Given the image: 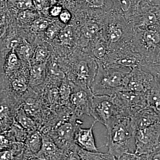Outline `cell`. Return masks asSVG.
Returning <instances> with one entry per match:
<instances>
[{"mask_svg": "<svg viewBox=\"0 0 160 160\" xmlns=\"http://www.w3.org/2000/svg\"><path fill=\"white\" fill-rule=\"evenodd\" d=\"M145 96L147 107L153 109L160 116V85L155 79L146 92Z\"/></svg>", "mask_w": 160, "mask_h": 160, "instance_id": "obj_17", "label": "cell"}, {"mask_svg": "<svg viewBox=\"0 0 160 160\" xmlns=\"http://www.w3.org/2000/svg\"><path fill=\"white\" fill-rule=\"evenodd\" d=\"M49 52L46 46L42 45L38 46L35 49L30 65L47 62L49 58Z\"/></svg>", "mask_w": 160, "mask_h": 160, "instance_id": "obj_25", "label": "cell"}, {"mask_svg": "<svg viewBox=\"0 0 160 160\" xmlns=\"http://www.w3.org/2000/svg\"><path fill=\"white\" fill-rule=\"evenodd\" d=\"M97 122L94 120L89 128L83 129L81 126L78 127L75 132L74 142L82 149L87 151L98 152L93 134V129L95 124Z\"/></svg>", "mask_w": 160, "mask_h": 160, "instance_id": "obj_13", "label": "cell"}, {"mask_svg": "<svg viewBox=\"0 0 160 160\" xmlns=\"http://www.w3.org/2000/svg\"><path fill=\"white\" fill-rule=\"evenodd\" d=\"M78 155L80 160H115L114 158L109 152L102 153L87 151L80 147L78 150Z\"/></svg>", "mask_w": 160, "mask_h": 160, "instance_id": "obj_22", "label": "cell"}, {"mask_svg": "<svg viewBox=\"0 0 160 160\" xmlns=\"http://www.w3.org/2000/svg\"><path fill=\"white\" fill-rule=\"evenodd\" d=\"M155 81L149 72L142 71L139 67L132 69L126 77L122 89L145 93Z\"/></svg>", "mask_w": 160, "mask_h": 160, "instance_id": "obj_9", "label": "cell"}, {"mask_svg": "<svg viewBox=\"0 0 160 160\" xmlns=\"http://www.w3.org/2000/svg\"><path fill=\"white\" fill-rule=\"evenodd\" d=\"M42 145L41 149L35 155V160H64L63 151L48 134L41 133Z\"/></svg>", "mask_w": 160, "mask_h": 160, "instance_id": "obj_12", "label": "cell"}, {"mask_svg": "<svg viewBox=\"0 0 160 160\" xmlns=\"http://www.w3.org/2000/svg\"><path fill=\"white\" fill-rule=\"evenodd\" d=\"M83 123L79 118H74L70 121L58 123L47 134L60 149H65L74 144L75 132Z\"/></svg>", "mask_w": 160, "mask_h": 160, "instance_id": "obj_6", "label": "cell"}, {"mask_svg": "<svg viewBox=\"0 0 160 160\" xmlns=\"http://www.w3.org/2000/svg\"><path fill=\"white\" fill-rule=\"evenodd\" d=\"M113 62L116 65L133 69L138 67L140 68L142 61L134 57L125 55L117 58Z\"/></svg>", "mask_w": 160, "mask_h": 160, "instance_id": "obj_24", "label": "cell"}, {"mask_svg": "<svg viewBox=\"0 0 160 160\" xmlns=\"http://www.w3.org/2000/svg\"><path fill=\"white\" fill-rule=\"evenodd\" d=\"M47 72L52 78H57L58 80L62 81L66 78L65 72L61 69L58 63L54 62H52L47 67Z\"/></svg>", "mask_w": 160, "mask_h": 160, "instance_id": "obj_28", "label": "cell"}, {"mask_svg": "<svg viewBox=\"0 0 160 160\" xmlns=\"http://www.w3.org/2000/svg\"><path fill=\"white\" fill-rule=\"evenodd\" d=\"M95 71L94 63L85 60H80L73 66V80L70 82L76 86L90 88Z\"/></svg>", "mask_w": 160, "mask_h": 160, "instance_id": "obj_10", "label": "cell"}, {"mask_svg": "<svg viewBox=\"0 0 160 160\" xmlns=\"http://www.w3.org/2000/svg\"><path fill=\"white\" fill-rule=\"evenodd\" d=\"M99 30L98 25L95 23L88 22L82 28V32L85 37L92 38L97 34Z\"/></svg>", "mask_w": 160, "mask_h": 160, "instance_id": "obj_30", "label": "cell"}, {"mask_svg": "<svg viewBox=\"0 0 160 160\" xmlns=\"http://www.w3.org/2000/svg\"><path fill=\"white\" fill-rule=\"evenodd\" d=\"M9 131L14 138L16 142H24L26 141L28 133L26 129L14 120Z\"/></svg>", "mask_w": 160, "mask_h": 160, "instance_id": "obj_26", "label": "cell"}, {"mask_svg": "<svg viewBox=\"0 0 160 160\" xmlns=\"http://www.w3.org/2000/svg\"><path fill=\"white\" fill-rule=\"evenodd\" d=\"M130 118L136 130L160 122L159 115L149 107L141 109Z\"/></svg>", "mask_w": 160, "mask_h": 160, "instance_id": "obj_14", "label": "cell"}, {"mask_svg": "<svg viewBox=\"0 0 160 160\" xmlns=\"http://www.w3.org/2000/svg\"><path fill=\"white\" fill-rule=\"evenodd\" d=\"M148 160H160V142L152 152L149 155Z\"/></svg>", "mask_w": 160, "mask_h": 160, "instance_id": "obj_41", "label": "cell"}, {"mask_svg": "<svg viewBox=\"0 0 160 160\" xmlns=\"http://www.w3.org/2000/svg\"><path fill=\"white\" fill-rule=\"evenodd\" d=\"M38 18V14L31 9L22 10L18 14L19 20L21 22L26 23L34 21Z\"/></svg>", "mask_w": 160, "mask_h": 160, "instance_id": "obj_31", "label": "cell"}, {"mask_svg": "<svg viewBox=\"0 0 160 160\" xmlns=\"http://www.w3.org/2000/svg\"><path fill=\"white\" fill-rule=\"evenodd\" d=\"M160 22L158 15L153 11H148L142 15L139 26L147 28H158Z\"/></svg>", "mask_w": 160, "mask_h": 160, "instance_id": "obj_23", "label": "cell"}, {"mask_svg": "<svg viewBox=\"0 0 160 160\" xmlns=\"http://www.w3.org/2000/svg\"><path fill=\"white\" fill-rule=\"evenodd\" d=\"M160 122L136 131V149L137 160H148V157L160 143Z\"/></svg>", "mask_w": 160, "mask_h": 160, "instance_id": "obj_4", "label": "cell"}, {"mask_svg": "<svg viewBox=\"0 0 160 160\" xmlns=\"http://www.w3.org/2000/svg\"><path fill=\"white\" fill-rule=\"evenodd\" d=\"M35 49L34 46L25 41L18 46V51L16 52L20 59L26 62L30 66Z\"/></svg>", "mask_w": 160, "mask_h": 160, "instance_id": "obj_21", "label": "cell"}, {"mask_svg": "<svg viewBox=\"0 0 160 160\" xmlns=\"http://www.w3.org/2000/svg\"><path fill=\"white\" fill-rule=\"evenodd\" d=\"M33 6L38 11H41L46 7V0H32Z\"/></svg>", "mask_w": 160, "mask_h": 160, "instance_id": "obj_40", "label": "cell"}, {"mask_svg": "<svg viewBox=\"0 0 160 160\" xmlns=\"http://www.w3.org/2000/svg\"><path fill=\"white\" fill-rule=\"evenodd\" d=\"M63 9L62 6L56 5H53L49 9V14L50 16L52 17H58Z\"/></svg>", "mask_w": 160, "mask_h": 160, "instance_id": "obj_38", "label": "cell"}, {"mask_svg": "<svg viewBox=\"0 0 160 160\" xmlns=\"http://www.w3.org/2000/svg\"><path fill=\"white\" fill-rule=\"evenodd\" d=\"M42 142V134L38 130L28 133L24 142L22 160H35V155L41 149Z\"/></svg>", "mask_w": 160, "mask_h": 160, "instance_id": "obj_15", "label": "cell"}, {"mask_svg": "<svg viewBox=\"0 0 160 160\" xmlns=\"http://www.w3.org/2000/svg\"><path fill=\"white\" fill-rule=\"evenodd\" d=\"M51 23L49 20L46 19L37 18L32 22L30 29L34 32L45 31Z\"/></svg>", "mask_w": 160, "mask_h": 160, "instance_id": "obj_29", "label": "cell"}, {"mask_svg": "<svg viewBox=\"0 0 160 160\" xmlns=\"http://www.w3.org/2000/svg\"><path fill=\"white\" fill-rule=\"evenodd\" d=\"M90 116L106 127L118 118L122 117L113 98L108 96L95 95L92 100Z\"/></svg>", "mask_w": 160, "mask_h": 160, "instance_id": "obj_3", "label": "cell"}, {"mask_svg": "<svg viewBox=\"0 0 160 160\" xmlns=\"http://www.w3.org/2000/svg\"><path fill=\"white\" fill-rule=\"evenodd\" d=\"M71 83L72 90L69 106L79 118L84 114L90 116L92 100L94 95L91 89L76 86Z\"/></svg>", "mask_w": 160, "mask_h": 160, "instance_id": "obj_8", "label": "cell"}, {"mask_svg": "<svg viewBox=\"0 0 160 160\" xmlns=\"http://www.w3.org/2000/svg\"><path fill=\"white\" fill-rule=\"evenodd\" d=\"M142 40L148 51H153L160 46V32L156 28H147L143 32Z\"/></svg>", "mask_w": 160, "mask_h": 160, "instance_id": "obj_19", "label": "cell"}, {"mask_svg": "<svg viewBox=\"0 0 160 160\" xmlns=\"http://www.w3.org/2000/svg\"><path fill=\"white\" fill-rule=\"evenodd\" d=\"M98 68L90 89L95 95L113 97L122 89L124 83L131 68L118 66H107L98 63Z\"/></svg>", "mask_w": 160, "mask_h": 160, "instance_id": "obj_2", "label": "cell"}, {"mask_svg": "<svg viewBox=\"0 0 160 160\" xmlns=\"http://www.w3.org/2000/svg\"><path fill=\"white\" fill-rule=\"evenodd\" d=\"M21 104L3 91L0 100V132L10 129L14 122L17 109Z\"/></svg>", "mask_w": 160, "mask_h": 160, "instance_id": "obj_11", "label": "cell"}, {"mask_svg": "<svg viewBox=\"0 0 160 160\" xmlns=\"http://www.w3.org/2000/svg\"><path fill=\"white\" fill-rule=\"evenodd\" d=\"M58 18L61 22L63 24H67L71 19V13L67 9H63Z\"/></svg>", "mask_w": 160, "mask_h": 160, "instance_id": "obj_37", "label": "cell"}, {"mask_svg": "<svg viewBox=\"0 0 160 160\" xmlns=\"http://www.w3.org/2000/svg\"><path fill=\"white\" fill-rule=\"evenodd\" d=\"M33 6L32 0H20L16 3L17 7L21 11L31 9Z\"/></svg>", "mask_w": 160, "mask_h": 160, "instance_id": "obj_36", "label": "cell"}, {"mask_svg": "<svg viewBox=\"0 0 160 160\" xmlns=\"http://www.w3.org/2000/svg\"><path fill=\"white\" fill-rule=\"evenodd\" d=\"M22 66L21 60L14 49L7 54L4 62V70L5 77H7L18 70Z\"/></svg>", "mask_w": 160, "mask_h": 160, "instance_id": "obj_20", "label": "cell"}, {"mask_svg": "<svg viewBox=\"0 0 160 160\" xmlns=\"http://www.w3.org/2000/svg\"><path fill=\"white\" fill-rule=\"evenodd\" d=\"M5 59L0 53V100L5 87V75L4 70Z\"/></svg>", "mask_w": 160, "mask_h": 160, "instance_id": "obj_35", "label": "cell"}, {"mask_svg": "<svg viewBox=\"0 0 160 160\" xmlns=\"http://www.w3.org/2000/svg\"><path fill=\"white\" fill-rule=\"evenodd\" d=\"M92 53L95 58L98 59H102L106 55L107 49L102 44L98 42L96 44L93 49Z\"/></svg>", "mask_w": 160, "mask_h": 160, "instance_id": "obj_34", "label": "cell"}, {"mask_svg": "<svg viewBox=\"0 0 160 160\" xmlns=\"http://www.w3.org/2000/svg\"><path fill=\"white\" fill-rule=\"evenodd\" d=\"M122 34V29L116 26H111L109 31V39L112 43L117 42Z\"/></svg>", "mask_w": 160, "mask_h": 160, "instance_id": "obj_32", "label": "cell"}, {"mask_svg": "<svg viewBox=\"0 0 160 160\" xmlns=\"http://www.w3.org/2000/svg\"><path fill=\"white\" fill-rule=\"evenodd\" d=\"M47 62L36 63L29 66V88H33L41 86L46 80Z\"/></svg>", "mask_w": 160, "mask_h": 160, "instance_id": "obj_16", "label": "cell"}, {"mask_svg": "<svg viewBox=\"0 0 160 160\" xmlns=\"http://www.w3.org/2000/svg\"><path fill=\"white\" fill-rule=\"evenodd\" d=\"M112 97L123 117L131 118L147 106L145 93L121 89Z\"/></svg>", "mask_w": 160, "mask_h": 160, "instance_id": "obj_5", "label": "cell"}, {"mask_svg": "<svg viewBox=\"0 0 160 160\" xmlns=\"http://www.w3.org/2000/svg\"><path fill=\"white\" fill-rule=\"evenodd\" d=\"M58 36L61 43L67 46L70 45L73 40V31L71 26H67L61 29Z\"/></svg>", "mask_w": 160, "mask_h": 160, "instance_id": "obj_27", "label": "cell"}, {"mask_svg": "<svg viewBox=\"0 0 160 160\" xmlns=\"http://www.w3.org/2000/svg\"><path fill=\"white\" fill-rule=\"evenodd\" d=\"M90 7L99 8L104 5V0H86Z\"/></svg>", "mask_w": 160, "mask_h": 160, "instance_id": "obj_39", "label": "cell"}, {"mask_svg": "<svg viewBox=\"0 0 160 160\" xmlns=\"http://www.w3.org/2000/svg\"><path fill=\"white\" fill-rule=\"evenodd\" d=\"M59 1V0H49L50 4H51L52 6L56 5V3H57Z\"/></svg>", "mask_w": 160, "mask_h": 160, "instance_id": "obj_43", "label": "cell"}, {"mask_svg": "<svg viewBox=\"0 0 160 160\" xmlns=\"http://www.w3.org/2000/svg\"><path fill=\"white\" fill-rule=\"evenodd\" d=\"M29 68L22 66L18 70L7 77H5L4 91L19 102L29 88Z\"/></svg>", "mask_w": 160, "mask_h": 160, "instance_id": "obj_7", "label": "cell"}, {"mask_svg": "<svg viewBox=\"0 0 160 160\" xmlns=\"http://www.w3.org/2000/svg\"><path fill=\"white\" fill-rule=\"evenodd\" d=\"M108 152L120 160L126 153L134 152L136 149L135 133L131 118L120 117L106 127Z\"/></svg>", "mask_w": 160, "mask_h": 160, "instance_id": "obj_1", "label": "cell"}, {"mask_svg": "<svg viewBox=\"0 0 160 160\" xmlns=\"http://www.w3.org/2000/svg\"><path fill=\"white\" fill-rule=\"evenodd\" d=\"M61 30L58 25L51 23L45 31V34L49 39L53 40L58 35Z\"/></svg>", "mask_w": 160, "mask_h": 160, "instance_id": "obj_33", "label": "cell"}, {"mask_svg": "<svg viewBox=\"0 0 160 160\" xmlns=\"http://www.w3.org/2000/svg\"><path fill=\"white\" fill-rule=\"evenodd\" d=\"M15 120L26 129L28 133L39 130V129L37 123L26 113L21 104L17 109Z\"/></svg>", "mask_w": 160, "mask_h": 160, "instance_id": "obj_18", "label": "cell"}, {"mask_svg": "<svg viewBox=\"0 0 160 160\" xmlns=\"http://www.w3.org/2000/svg\"><path fill=\"white\" fill-rule=\"evenodd\" d=\"M121 9L124 12L129 10L131 5V0H118Z\"/></svg>", "mask_w": 160, "mask_h": 160, "instance_id": "obj_42", "label": "cell"}]
</instances>
